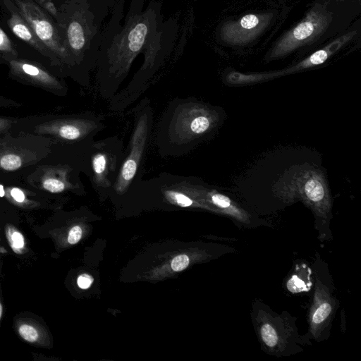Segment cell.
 I'll use <instances>...</instances> for the list:
<instances>
[{"instance_id":"5","label":"cell","mask_w":361,"mask_h":361,"mask_svg":"<svg viewBox=\"0 0 361 361\" xmlns=\"http://www.w3.org/2000/svg\"><path fill=\"white\" fill-rule=\"evenodd\" d=\"M178 16L160 25L155 36L145 49L144 61L128 85L110 100L113 111H123L148 88L151 80L172 54L178 35Z\"/></svg>"},{"instance_id":"3","label":"cell","mask_w":361,"mask_h":361,"mask_svg":"<svg viewBox=\"0 0 361 361\" xmlns=\"http://www.w3.org/2000/svg\"><path fill=\"white\" fill-rule=\"evenodd\" d=\"M215 112L193 98L171 100L156 128L155 142L161 157H180L189 152L211 131Z\"/></svg>"},{"instance_id":"20","label":"cell","mask_w":361,"mask_h":361,"mask_svg":"<svg viewBox=\"0 0 361 361\" xmlns=\"http://www.w3.org/2000/svg\"><path fill=\"white\" fill-rule=\"evenodd\" d=\"M97 23L102 25L116 0H87Z\"/></svg>"},{"instance_id":"17","label":"cell","mask_w":361,"mask_h":361,"mask_svg":"<svg viewBox=\"0 0 361 361\" xmlns=\"http://www.w3.org/2000/svg\"><path fill=\"white\" fill-rule=\"evenodd\" d=\"M312 270L304 262L297 264L286 281V288L292 293H301L312 288Z\"/></svg>"},{"instance_id":"8","label":"cell","mask_w":361,"mask_h":361,"mask_svg":"<svg viewBox=\"0 0 361 361\" xmlns=\"http://www.w3.org/2000/svg\"><path fill=\"white\" fill-rule=\"evenodd\" d=\"M134 126L127 153L110 193L123 195L131 185L140 180L141 168L149 144L154 124V109L150 100L145 97L133 109Z\"/></svg>"},{"instance_id":"4","label":"cell","mask_w":361,"mask_h":361,"mask_svg":"<svg viewBox=\"0 0 361 361\" xmlns=\"http://www.w3.org/2000/svg\"><path fill=\"white\" fill-rule=\"evenodd\" d=\"M105 128L104 118L90 111L72 114H40L18 117L11 131L46 137L51 146L80 147Z\"/></svg>"},{"instance_id":"13","label":"cell","mask_w":361,"mask_h":361,"mask_svg":"<svg viewBox=\"0 0 361 361\" xmlns=\"http://www.w3.org/2000/svg\"><path fill=\"white\" fill-rule=\"evenodd\" d=\"M0 18L16 41L18 40L35 51L36 61L60 78L59 65L55 57L37 37L12 0H0Z\"/></svg>"},{"instance_id":"21","label":"cell","mask_w":361,"mask_h":361,"mask_svg":"<svg viewBox=\"0 0 361 361\" xmlns=\"http://www.w3.org/2000/svg\"><path fill=\"white\" fill-rule=\"evenodd\" d=\"M21 337L28 342H34L38 338V332L35 328L27 324H23L19 328Z\"/></svg>"},{"instance_id":"27","label":"cell","mask_w":361,"mask_h":361,"mask_svg":"<svg viewBox=\"0 0 361 361\" xmlns=\"http://www.w3.org/2000/svg\"><path fill=\"white\" fill-rule=\"evenodd\" d=\"M93 280V278L90 275L84 274L78 278L77 282L80 288L87 289L92 285Z\"/></svg>"},{"instance_id":"28","label":"cell","mask_w":361,"mask_h":361,"mask_svg":"<svg viewBox=\"0 0 361 361\" xmlns=\"http://www.w3.org/2000/svg\"><path fill=\"white\" fill-rule=\"evenodd\" d=\"M12 243L14 247L21 248L24 245L23 236L18 231H14L11 235Z\"/></svg>"},{"instance_id":"29","label":"cell","mask_w":361,"mask_h":361,"mask_svg":"<svg viewBox=\"0 0 361 361\" xmlns=\"http://www.w3.org/2000/svg\"><path fill=\"white\" fill-rule=\"evenodd\" d=\"M1 314H2V306H1V305L0 303V318L1 317Z\"/></svg>"},{"instance_id":"7","label":"cell","mask_w":361,"mask_h":361,"mask_svg":"<svg viewBox=\"0 0 361 361\" xmlns=\"http://www.w3.org/2000/svg\"><path fill=\"white\" fill-rule=\"evenodd\" d=\"M124 156L123 144L118 137L93 140L80 152V172L88 177L99 194L110 193Z\"/></svg>"},{"instance_id":"16","label":"cell","mask_w":361,"mask_h":361,"mask_svg":"<svg viewBox=\"0 0 361 361\" xmlns=\"http://www.w3.org/2000/svg\"><path fill=\"white\" fill-rule=\"evenodd\" d=\"M271 18V13L248 14L238 20L226 22L220 30L221 38L233 44L246 43L258 35Z\"/></svg>"},{"instance_id":"12","label":"cell","mask_w":361,"mask_h":361,"mask_svg":"<svg viewBox=\"0 0 361 361\" xmlns=\"http://www.w3.org/2000/svg\"><path fill=\"white\" fill-rule=\"evenodd\" d=\"M80 171L74 166L63 162L40 163L25 173V186L51 195L83 190Z\"/></svg>"},{"instance_id":"11","label":"cell","mask_w":361,"mask_h":361,"mask_svg":"<svg viewBox=\"0 0 361 361\" xmlns=\"http://www.w3.org/2000/svg\"><path fill=\"white\" fill-rule=\"evenodd\" d=\"M37 37L55 57L61 78L74 80L71 61L53 17L35 0H12Z\"/></svg>"},{"instance_id":"23","label":"cell","mask_w":361,"mask_h":361,"mask_svg":"<svg viewBox=\"0 0 361 361\" xmlns=\"http://www.w3.org/2000/svg\"><path fill=\"white\" fill-rule=\"evenodd\" d=\"M190 259L186 255H180L175 257L171 262V268L175 271L185 269L189 264Z\"/></svg>"},{"instance_id":"15","label":"cell","mask_w":361,"mask_h":361,"mask_svg":"<svg viewBox=\"0 0 361 361\" xmlns=\"http://www.w3.org/2000/svg\"><path fill=\"white\" fill-rule=\"evenodd\" d=\"M331 20V16L322 6L314 7L305 18L288 32L275 45L271 58L283 56L320 35Z\"/></svg>"},{"instance_id":"2","label":"cell","mask_w":361,"mask_h":361,"mask_svg":"<svg viewBox=\"0 0 361 361\" xmlns=\"http://www.w3.org/2000/svg\"><path fill=\"white\" fill-rule=\"evenodd\" d=\"M57 25L64 48L71 61L74 81L87 87L95 69L102 29L87 0H53Z\"/></svg>"},{"instance_id":"9","label":"cell","mask_w":361,"mask_h":361,"mask_svg":"<svg viewBox=\"0 0 361 361\" xmlns=\"http://www.w3.org/2000/svg\"><path fill=\"white\" fill-rule=\"evenodd\" d=\"M312 270L314 286L309 310L307 335L310 339L319 342L329 336L339 301L334 292L335 287L328 267L318 255Z\"/></svg>"},{"instance_id":"1","label":"cell","mask_w":361,"mask_h":361,"mask_svg":"<svg viewBox=\"0 0 361 361\" xmlns=\"http://www.w3.org/2000/svg\"><path fill=\"white\" fill-rule=\"evenodd\" d=\"M116 0L102 30L95 67L97 90L111 99L128 76L135 59L143 53L164 21L161 0Z\"/></svg>"},{"instance_id":"24","label":"cell","mask_w":361,"mask_h":361,"mask_svg":"<svg viewBox=\"0 0 361 361\" xmlns=\"http://www.w3.org/2000/svg\"><path fill=\"white\" fill-rule=\"evenodd\" d=\"M23 105L20 102L0 94V109L18 108Z\"/></svg>"},{"instance_id":"19","label":"cell","mask_w":361,"mask_h":361,"mask_svg":"<svg viewBox=\"0 0 361 361\" xmlns=\"http://www.w3.org/2000/svg\"><path fill=\"white\" fill-rule=\"evenodd\" d=\"M16 41L0 18V65L7 66L10 61L24 56Z\"/></svg>"},{"instance_id":"18","label":"cell","mask_w":361,"mask_h":361,"mask_svg":"<svg viewBox=\"0 0 361 361\" xmlns=\"http://www.w3.org/2000/svg\"><path fill=\"white\" fill-rule=\"evenodd\" d=\"M207 197L212 204L220 209L226 214L243 224L247 225L250 224L247 214L234 204L228 197L215 191L208 192Z\"/></svg>"},{"instance_id":"6","label":"cell","mask_w":361,"mask_h":361,"mask_svg":"<svg viewBox=\"0 0 361 361\" xmlns=\"http://www.w3.org/2000/svg\"><path fill=\"white\" fill-rule=\"evenodd\" d=\"M251 317L262 348L271 355H293L311 344L307 334L300 335L293 317L287 312L278 314L267 304L255 300Z\"/></svg>"},{"instance_id":"26","label":"cell","mask_w":361,"mask_h":361,"mask_svg":"<svg viewBox=\"0 0 361 361\" xmlns=\"http://www.w3.org/2000/svg\"><path fill=\"white\" fill-rule=\"evenodd\" d=\"M44 10H46L53 18L56 16V8L53 0H35Z\"/></svg>"},{"instance_id":"10","label":"cell","mask_w":361,"mask_h":361,"mask_svg":"<svg viewBox=\"0 0 361 361\" xmlns=\"http://www.w3.org/2000/svg\"><path fill=\"white\" fill-rule=\"evenodd\" d=\"M46 137L8 131L0 135V172L16 173L42 162L51 153Z\"/></svg>"},{"instance_id":"25","label":"cell","mask_w":361,"mask_h":361,"mask_svg":"<svg viewBox=\"0 0 361 361\" xmlns=\"http://www.w3.org/2000/svg\"><path fill=\"white\" fill-rule=\"evenodd\" d=\"M82 237V229L79 226H73L69 231L68 241L70 244L77 243Z\"/></svg>"},{"instance_id":"14","label":"cell","mask_w":361,"mask_h":361,"mask_svg":"<svg viewBox=\"0 0 361 361\" xmlns=\"http://www.w3.org/2000/svg\"><path fill=\"white\" fill-rule=\"evenodd\" d=\"M8 77L25 85L37 87L58 97L68 94V88L63 78L51 72L40 62L19 57L7 64Z\"/></svg>"},{"instance_id":"22","label":"cell","mask_w":361,"mask_h":361,"mask_svg":"<svg viewBox=\"0 0 361 361\" xmlns=\"http://www.w3.org/2000/svg\"><path fill=\"white\" fill-rule=\"evenodd\" d=\"M17 116L0 115V135L11 131L18 121Z\"/></svg>"}]
</instances>
